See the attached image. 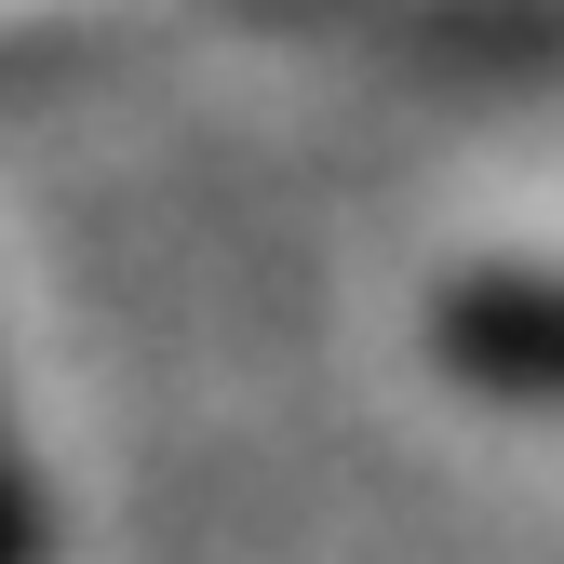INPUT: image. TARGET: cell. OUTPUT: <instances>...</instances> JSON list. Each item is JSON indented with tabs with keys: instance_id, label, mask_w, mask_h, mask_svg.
<instances>
[{
	"instance_id": "1",
	"label": "cell",
	"mask_w": 564,
	"mask_h": 564,
	"mask_svg": "<svg viewBox=\"0 0 564 564\" xmlns=\"http://www.w3.org/2000/svg\"><path fill=\"white\" fill-rule=\"evenodd\" d=\"M431 349L457 390L564 403V269H470L431 296Z\"/></svg>"
},
{
	"instance_id": "2",
	"label": "cell",
	"mask_w": 564,
	"mask_h": 564,
	"mask_svg": "<svg viewBox=\"0 0 564 564\" xmlns=\"http://www.w3.org/2000/svg\"><path fill=\"white\" fill-rule=\"evenodd\" d=\"M54 551V511H41V484L14 457V416H0V564H41Z\"/></svg>"
}]
</instances>
